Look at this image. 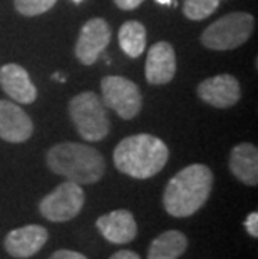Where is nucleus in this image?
<instances>
[{
	"label": "nucleus",
	"instance_id": "obj_1",
	"mask_svg": "<svg viewBox=\"0 0 258 259\" xmlns=\"http://www.w3.org/2000/svg\"><path fill=\"white\" fill-rule=\"evenodd\" d=\"M213 174L205 164L181 169L164 189L163 204L169 216L190 218L205 206L211 194Z\"/></svg>",
	"mask_w": 258,
	"mask_h": 259
},
{
	"label": "nucleus",
	"instance_id": "obj_2",
	"mask_svg": "<svg viewBox=\"0 0 258 259\" xmlns=\"http://www.w3.org/2000/svg\"><path fill=\"white\" fill-rule=\"evenodd\" d=\"M168 146L156 136L136 134L119 142L114 149V166L134 179H150L168 162Z\"/></svg>",
	"mask_w": 258,
	"mask_h": 259
},
{
	"label": "nucleus",
	"instance_id": "obj_3",
	"mask_svg": "<svg viewBox=\"0 0 258 259\" xmlns=\"http://www.w3.org/2000/svg\"><path fill=\"white\" fill-rule=\"evenodd\" d=\"M47 166L52 172L79 186L97 183L106 170L101 152L78 142H60L49 149Z\"/></svg>",
	"mask_w": 258,
	"mask_h": 259
},
{
	"label": "nucleus",
	"instance_id": "obj_4",
	"mask_svg": "<svg viewBox=\"0 0 258 259\" xmlns=\"http://www.w3.org/2000/svg\"><path fill=\"white\" fill-rule=\"evenodd\" d=\"M70 119L87 142H99L109 134L111 122L102 99L96 92H81L69 102Z\"/></svg>",
	"mask_w": 258,
	"mask_h": 259
},
{
	"label": "nucleus",
	"instance_id": "obj_5",
	"mask_svg": "<svg viewBox=\"0 0 258 259\" xmlns=\"http://www.w3.org/2000/svg\"><path fill=\"white\" fill-rule=\"evenodd\" d=\"M255 19L248 12H232L208 25L201 34V44L210 51H233L248 40Z\"/></svg>",
	"mask_w": 258,
	"mask_h": 259
},
{
	"label": "nucleus",
	"instance_id": "obj_6",
	"mask_svg": "<svg viewBox=\"0 0 258 259\" xmlns=\"http://www.w3.org/2000/svg\"><path fill=\"white\" fill-rule=\"evenodd\" d=\"M102 102L121 119H134L141 112L142 96L133 80L121 75H107L101 80Z\"/></svg>",
	"mask_w": 258,
	"mask_h": 259
},
{
	"label": "nucleus",
	"instance_id": "obj_7",
	"mask_svg": "<svg viewBox=\"0 0 258 259\" xmlns=\"http://www.w3.org/2000/svg\"><path fill=\"white\" fill-rule=\"evenodd\" d=\"M86 194L79 184L65 181L47 194L39 204V211L52 223H65L74 219L84 206Z\"/></svg>",
	"mask_w": 258,
	"mask_h": 259
},
{
	"label": "nucleus",
	"instance_id": "obj_8",
	"mask_svg": "<svg viewBox=\"0 0 258 259\" xmlns=\"http://www.w3.org/2000/svg\"><path fill=\"white\" fill-rule=\"evenodd\" d=\"M113 30L104 19L87 20L76 42V57L84 65H94L111 42Z\"/></svg>",
	"mask_w": 258,
	"mask_h": 259
},
{
	"label": "nucleus",
	"instance_id": "obj_9",
	"mask_svg": "<svg viewBox=\"0 0 258 259\" xmlns=\"http://www.w3.org/2000/svg\"><path fill=\"white\" fill-rule=\"evenodd\" d=\"M198 97L208 106L218 107V109H228L235 106L240 97L241 89L237 77L230 74H219L210 79H205L198 85Z\"/></svg>",
	"mask_w": 258,
	"mask_h": 259
},
{
	"label": "nucleus",
	"instance_id": "obj_10",
	"mask_svg": "<svg viewBox=\"0 0 258 259\" xmlns=\"http://www.w3.org/2000/svg\"><path fill=\"white\" fill-rule=\"evenodd\" d=\"M146 80L153 85H163L176 74V54L169 42H156L146 57Z\"/></svg>",
	"mask_w": 258,
	"mask_h": 259
},
{
	"label": "nucleus",
	"instance_id": "obj_11",
	"mask_svg": "<svg viewBox=\"0 0 258 259\" xmlns=\"http://www.w3.org/2000/svg\"><path fill=\"white\" fill-rule=\"evenodd\" d=\"M34 134V122L24 109L10 101H0V139L19 144Z\"/></svg>",
	"mask_w": 258,
	"mask_h": 259
},
{
	"label": "nucleus",
	"instance_id": "obj_12",
	"mask_svg": "<svg viewBox=\"0 0 258 259\" xmlns=\"http://www.w3.org/2000/svg\"><path fill=\"white\" fill-rule=\"evenodd\" d=\"M49 239V233L44 226L29 224L24 228L10 231L5 238V251L14 257H32L37 254Z\"/></svg>",
	"mask_w": 258,
	"mask_h": 259
},
{
	"label": "nucleus",
	"instance_id": "obj_13",
	"mask_svg": "<svg viewBox=\"0 0 258 259\" xmlns=\"http://www.w3.org/2000/svg\"><path fill=\"white\" fill-rule=\"evenodd\" d=\"M0 87L19 104H32L37 99V89L29 72L19 64H5L0 67Z\"/></svg>",
	"mask_w": 258,
	"mask_h": 259
},
{
	"label": "nucleus",
	"instance_id": "obj_14",
	"mask_svg": "<svg viewBox=\"0 0 258 259\" xmlns=\"http://www.w3.org/2000/svg\"><path fill=\"white\" fill-rule=\"evenodd\" d=\"M97 229L113 244H126L131 242L138 234L134 216L126 209H118L109 214H104L96 221Z\"/></svg>",
	"mask_w": 258,
	"mask_h": 259
},
{
	"label": "nucleus",
	"instance_id": "obj_15",
	"mask_svg": "<svg viewBox=\"0 0 258 259\" xmlns=\"http://www.w3.org/2000/svg\"><path fill=\"white\" fill-rule=\"evenodd\" d=\"M230 170L246 186L258 184V149L250 142L235 146L230 154Z\"/></svg>",
	"mask_w": 258,
	"mask_h": 259
},
{
	"label": "nucleus",
	"instance_id": "obj_16",
	"mask_svg": "<svg viewBox=\"0 0 258 259\" xmlns=\"http://www.w3.org/2000/svg\"><path fill=\"white\" fill-rule=\"evenodd\" d=\"M188 247V239L179 231H166L151 242L148 259H179Z\"/></svg>",
	"mask_w": 258,
	"mask_h": 259
},
{
	"label": "nucleus",
	"instance_id": "obj_17",
	"mask_svg": "<svg viewBox=\"0 0 258 259\" xmlns=\"http://www.w3.org/2000/svg\"><path fill=\"white\" fill-rule=\"evenodd\" d=\"M119 46L128 57H139L146 47V29L138 20H128L119 29Z\"/></svg>",
	"mask_w": 258,
	"mask_h": 259
},
{
	"label": "nucleus",
	"instance_id": "obj_18",
	"mask_svg": "<svg viewBox=\"0 0 258 259\" xmlns=\"http://www.w3.org/2000/svg\"><path fill=\"white\" fill-rule=\"evenodd\" d=\"M219 5V0H185L183 12L190 20H205L215 12Z\"/></svg>",
	"mask_w": 258,
	"mask_h": 259
},
{
	"label": "nucleus",
	"instance_id": "obj_19",
	"mask_svg": "<svg viewBox=\"0 0 258 259\" xmlns=\"http://www.w3.org/2000/svg\"><path fill=\"white\" fill-rule=\"evenodd\" d=\"M56 2L57 0H14V5L19 14L25 17H35L51 10Z\"/></svg>",
	"mask_w": 258,
	"mask_h": 259
},
{
	"label": "nucleus",
	"instance_id": "obj_20",
	"mask_svg": "<svg viewBox=\"0 0 258 259\" xmlns=\"http://www.w3.org/2000/svg\"><path fill=\"white\" fill-rule=\"evenodd\" d=\"M245 228L251 238H258V212H250L245 219Z\"/></svg>",
	"mask_w": 258,
	"mask_h": 259
},
{
	"label": "nucleus",
	"instance_id": "obj_21",
	"mask_svg": "<svg viewBox=\"0 0 258 259\" xmlns=\"http://www.w3.org/2000/svg\"><path fill=\"white\" fill-rule=\"evenodd\" d=\"M51 259H87V257L84 254H81V252L69 251V249H60V251L54 252V254L51 256Z\"/></svg>",
	"mask_w": 258,
	"mask_h": 259
},
{
	"label": "nucleus",
	"instance_id": "obj_22",
	"mask_svg": "<svg viewBox=\"0 0 258 259\" xmlns=\"http://www.w3.org/2000/svg\"><path fill=\"white\" fill-rule=\"evenodd\" d=\"M142 2H144V0H114V4H116L121 10H134V9H138Z\"/></svg>",
	"mask_w": 258,
	"mask_h": 259
},
{
	"label": "nucleus",
	"instance_id": "obj_23",
	"mask_svg": "<svg viewBox=\"0 0 258 259\" xmlns=\"http://www.w3.org/2000/svg\"><path fill=\"white\" fill-rule=\"evenodd\" d=\"M109 259H141L138 252H134V251H118L116 254H113Z\"/></svg>",
	"mask_w": 258,
	"mask_h": 259
},
{
	"label": "nucleus",
	"instance_id": "obj_24",
	"mask_svg": "<svg viewBox=\"0 0 258 259\" xmlns=\"http://www.w3.org/2000/svg\"><path fill=\"white\" fill-rule=\"evenodd\" d=\"M158 4H161V5H169L171 4V0H156Z\"/></svg>",
	"mask_w": 258,
	"mask_h": 259
},
{
	"label": "nucleus",
	"instance_id": "obj_25",
	"mask_svg": "<svg viewBox=\"0 0 258 259\" xmlns=\"http://www.w3.org/2000/svg\"><path fill=\"white\" fill-rule=\"evenodd\" d=\"M74 2H82V0H74Z\"/></svg>",
	"mask_w": 258,
	"mask_h": 259
}]
</instances>
